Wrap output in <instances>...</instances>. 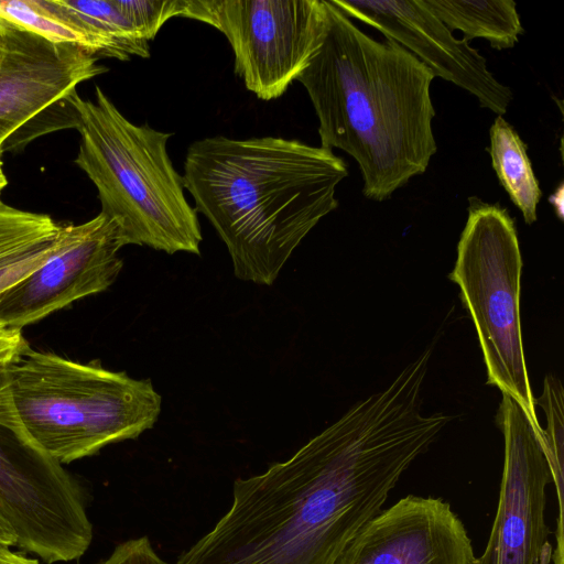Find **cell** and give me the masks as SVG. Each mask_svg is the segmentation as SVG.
Returning <instances> with one entry per match:
<instances>
[{
    "instance_id": "cell-1",
    "label": "cell",
    "mask_w": 564,
    "mask_h": 564,
    "mask_svg": "<svg viewBox=\"0 0 564 564\" xmlns=\"http://www.w3.org/2000/svg\"><path fill=\"white\" fill-rule=\"evenodd\" d=\"M436 438L419 404L388 386L289 459L237 478L228 511L174 564H335Z\"/></svg>"
},
{
    "instance_id": "cell-2",
    "label": "cell",
    "mask_w": 564,
    "mask_h": 564,
    "mask_svg": "<svg viewBox=\"0 0 564 564\" xmlns=\"http://www.w3.org/2000/svg\"><path fill=\"white\" fill-rule=\"evenodd\" d=\"M321 47L297 77L322 148L355 159L362 194L382 202L424 173L436 152L431 70L391 39L362 32L330 0Z\"/></svg>"
},
{
    "instance_id": "cell-3",
    "label": "cell",
    "mask_w": 564,
    "mask_h": 564,
    "mask_svg": "<svg viewBox=\"0 0 564 564\" xmlns=\"http://www.w3.org/2000/svg\"><path fill=\"white\" fill-rule=\"evenodd\" d=\"M348 175L333 151L280 137L193 142L183 181L194 209L227 247L235 276L271 285L292 252L338 207Z\"/></svg>"
},
{
    "instance_id": "cell-4",
    "label": "cell",
    "mask_w": 564,
    "mask_h": 564,
    "mask_svg": "<svg viewBox=\"0 0 564 564\" xmlns=\"http://www.w3.org/2000/svg\"><path fill=\"white\" fill-rule=\"evenodd\" d=\"M95 97L74 90L69 100L80 135L75 163L96 186L101 213L117 225L124 246L199 254L197 213L167 153L173 134L131 122L99 86Z\"/></svg>"
},
{
    "instance_id": "cell-5",
    "label": "cell",
    "mask_w": 564,
    "mask_h": 564,
    "mask_svg": "<svg viewBox=\"0 0 564 564\" xmlns=\"http://www.w3.org/2000/svg\"><path fill=\"white\" fill-rule=\"evenodd\" d=\"M15 411L33 441L61 464L135 440L152 429L162 398L151 380L30 347L6 370Z\"/></svg>"
},
{
    "instance_id": "cell-6",
    "label": "cell",
    "mask_w": 564,
    "mask_h": 564,
    "mask_svg": "<svg viewBox=\"0 0 564 564\" xmlns=\"http://www.w3.org/2000/svg\"><path fill=\"white\" fill-rule=\"evenodd\" d=\"M457 257L448 278L471 316L487 384L514 399L542 429L523 354L520 291L522 257L513 219L506 208L470 197Z\"/></svg>"
},
{
    "instance_id": "cell-7",
    "label": "cell",
    "mask_w": 564,
    "mask_h": 564,
    "mask_svg": "<svg viewBox=\"0 0 564 564\" xmlns=\"http://www.w3.org/2000/svg\"><path fill=\"white\" fill-rule=\"evenodd\" d=\"M0 516L17 545L47 564L84 555L93 525L77 481L23 426L0 373Z\"/></svg>"
},
{
    "instance_id": "cell-8",
    "label": "cell",
    "mask_w": 564,
    "mask_h": 564,
    "mask_svg": "<svg viewBox=\"0 0 564 564\" xmlns=\"http://www.w3.org/2000/svg\"><path fill=\"white\" fill-rule=\"evenodd\" d=\"M181 18L220 31L236 75L264 101L280 98L297 79L327 28L325 0H185Z\"/></svg>"
},
{
    "instance_id": "cell-9",
    "label": "cell",
    "mask_w": 564,
    "mask_h": 564,
    "mask_svg": "<svg viewBox=\"0 0 564 564\" xmlns=\"http://www.w3.org/2000/svg\"><path fill=\"white\" fill-rule=\"evenodd\" d=\"M0 154L76 128L69 95L108 70L74 44L54 43L0 18Z\"/></svg>"
},
{
    "instance_id": "cell-10",
    "label": "cell",
    "mask_w": 564,
    "mask_h": 564,
    "mask_svg": "<svg viewBox=\"0 0 564 564\" xmlns=\"http://www.w3.org/2000/svg\"><path fill=\"white\" fill-rule=\"evenodd\" d=\"M496 422L505 440L496 517L475 564H549L546 487L552 482L542 430L520 404L502 394Z\"/></svg>"
},
{
    "instance_id": "cell-11",
    "label": "cell",
    "mask_w": 564,
    "mask_h": 564,
    "mask_svg": "<svg viewBox=\"0 0 564 564\" xmlns=\"http://www.w3.org/2000/svg\"><path fill=\"white\" fill-rule=\"evenodd\" d=\"M117 225L104 213L62 226L51 256L0 295V326L21 330L70 305L107 290L119 275L123 247Z\"/></svg>"
},
{
    "instance_id": "cell-12",
    "label": "cell",
    "mask_w": 564,
    "mask_h": 564,
    "mask_svg": "<svg viewBox=\"0 0 564 564\" xmlns=\"http://www.w3.org/2000/svg\"><path fill=\"white\" fill-rule=\"evenodd\" d=\"M348 18L357 19L393 40L434 75L475 96L479 105L498 116L513 98L510 87L498 82L487 62L465 39L429 11L421 0H330Z\"/></svg>"
},
{
    "instance_id": "cell-13",
    "label": "cell",
    "mask_w": 564,
    "mask_h": 564,
    "mask_svg": "<svg viewBox=\"0 0 564 564\" xmlns=\"http://www.w3.org/2000/svg\"><path fill=\"white\" fill-rule=\"evenodd\" d=\"M476 558L448 502L408 495L367 521L335 564H475Z\"/></svg>"
},
{
    "instance_id": "cell-14",
    "label": "cell",
    "mask_w": 564,
    "mask_h": 564,
    "mask_svg": "<svg viewBox=\"0 0 564 564\" xmlns=\"http://www.w3.org/2000/svg\"><path fill=\"white\" fill-rule=\"evenodd\" d=\"M451 31L466 41L485 39L496 50L513 47L524 30L512 0H421Z\"/></svg>"
},
{
    "instance_id": "cell-15",
    "label": "cell",
    "mask_w": 564,
    "mask_h": 564,
    "mask_svg": "<svg viewBox=\"0 0 564 564\" xmlns=\"http://www.w3.org/2000/svg\"><path fill=\"white\" fill-rule=\"evenodd\" d=\"M489 154L492 169L511 202L522 213L525 224L538 219V205L542 197L527 147L514 128L497 116L489 130Z\"/></svg>"
},
{
    "instance_id": "cell-16",
    "label": "cell",
    "mask_w": 564,
    "mask_h": 564,
    "mask_svg": "<svg viewBox=\"0 0 564 564\" xmlns=\"http://www.w3.org/2000/svg\"><path fill=\"white\" fill-rule=\"evenodd\" d=\"M0 18L30 30L54 43L74 44L96 58L99 45L55 0L0 1Z\"/></svg>"
},
{
    "instance_id": "cell-17",
    "label": "cell",
    "mask_w": 564,
    "mask_h": 564,
    "mask_svg": "<svg viewBox=\"0 0 564 564\" xmlns=\"http://www.w3.org/2000/svg\"><path fill=\"white\" fill-rule=\"evenodd\" d=\"M546 417V426L542 430L544 451L547 456L552 481L555 484L558 500V518L556 529V544L553 554L555 563L563 562V476H564V408L563 387L561 380L546 375L543 381L542 394L534 399Z\"/></svg>"
},
{
    "instance_id": "cell-18",
    "label": "cell",
    "mask_w": 564,
    "mask_h": 564,
    "mask_svg": "<svg viewBox=\"0 0 564 564\" xmlns=\"http://www.w3.org/2000/svg\"><path fill=\"white\" fill-rule=\"evenodd\" d=\"M57 225L0 253V295L37 269L56 247Z\"/></svg>"
},
{
    "instance_id": "cell-19",
    "label": "cell",
    "mask_w": 564,
    "mask_h": 564,
    "mask_svg": "<svg viewBox=\"0 0 564 564\" xmlns=\"http://www.w3.org/2000/svg\"><path fill=\"white\" fill-rule=\"evenodd\" d=\"M97 564H169L154 551L147 535L119 543L112 553Z\"/></svg>"
},
{
    "instance_id": "cell-20",
    "label": "cell",
    "mask_w": 564,
    "mask_h": 564,
    "mask_svg": "<svg viewBox=\"0 0 564 564\" xmlns=\"http://www.w3.org/2000/svg\"><path fill=\"white\" fill-rule=\"evenodd\" d=\"M29 348L21 330L0 326V373L14 362Z\"/></svg>"
},
{
    "instance_id": "cell-21",
    "label": "cell",
    "mask_w": 564,
    "mask_h": 564,
    "mask_svg": "<svg viewBox=\"0 0 564 564\" xmlns=\"http://www.w3.org/2000/svg\"><path fill=\"white\" fill-rule=\"evenodd\" d=\"M9 547L0 544V564H40L36 558L20 555Z\"/></svg>"
},
{
    "instance_id": "cell-22",
    "label": "cell",
    "mask_w": 564,
    "mask_h": 564,
    "mask_svg": "<svg viewBox=\"0 0 564 564\" xmlns=\"http://www.w3.org/2000/svg\"><path fill=\"white\" fill-rule=\"evenodd\" d=\"M0 544L13 546L17 545V536L7 523V521L0 516Z\"/></svg>"
},
{
    "instance_id": "cell-23",
    "label": "cell",
    "mask_w": 564,
    "mask_h": 564,
    "mask_svg": "<svg viewBox=\"0 0 564 564\" xmlns=\"http://www.w3.org/2000/svg\"><path fill=\"white\" fill-rule=\"evenodd\" d=\"M563 184H560L557 189L550 197V203L554 207V210L561 220L563 219Z\"/></svg>"
},
{
    "instance_id": "cell-24",
    "label": "cell",
    "mask_w": 564,
    "mask_h": 564,
    "mask_svg": "<svg viewBox=\"0 0 564 564\" xmlns=\"http://www.w3.org/2000/svg\"><path fill=\"white\" fill-rule=\"evenodd\" d=\"M7 183H8V181H7V177L3 172L1 154H0V196H1L3 188L6 187ZM0 202H1V199H0Z\"/></svg>"
},
{
    "instance_id": "cell-25",
    "label": "cell",
    "mask_w": 564,
    "mask_h": 564,
    "mask_svg": "<svg viewBox=\"0 0 564 564\" xmlns=\"http://www.w3.org/2000/svg\"><path fill=\"white\" fill-rule=\"evenodd\" d=\"M0 56H1V31H0Z\"/></svg>"
}]
</instances>
